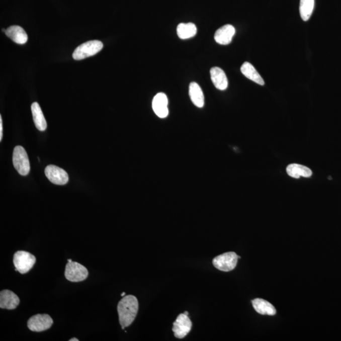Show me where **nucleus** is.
Returning <instances> with one entry per match:
<instances>
[{"mask_svg":"<svg viewBox=\"0 0 341 341\" xmlns=\"http://www.w3.org/2000/svg\"><path fill=\"white\" fill-rule=\"evenodd\" d=\"M118 313L122 329L128 327L134 321L138 310L137 298L133 295L124 296L118 304Z\"/></svg>","mask_w":341,"mask_h":341,"instance_id":"f257e3e1","label":"nucleus"},{"mask_svg":"<svg viewBox=\"0 0 341 341\" xmlns=\"http://www.w3.org/2000/svg\"><path fill=\"white\" fill-rule=\"evenodd\" d=\"M103 48L102 42L94 40L81 44L75 49L73 53V58L75 60H81L89 57L95 55Z\"/></svg>","mask_w":341,"mask_h":341,"instance_id":"f03ea898","label":"nucleus"},{"mask_svg":"<svg viewBox=\"0 0 341 341\" xmlns=\"http://www.w3.org/2000/svg\"><path fill=\"white\" fill-rule=\"evenodd\" d=\"M16 271L22 274L28 273L36 262V257L26 251H18L14 254L13 259Z\"/></svg>","mask_w":341,"mask_h":341,"instance_id":"7ed1b4c3","label":"nucleus"},{"mask_svg":"<svg viewBox=\"0 0 341 341\" xmlns=\"http://www.w3.org/2000/svg\"><path fill=\"white\" fill-rule=\"evenodd\" d=\"M14 167L22 176H26L30 172V163L26 150L22 146L15 147L13 153Z\"/></svg>","mask_w":341,"mask_h":341,"instance_id":"20e7f679","label":"nucleus"},{"mask_svg":"<svg viewBox=\"0 0 341 341\" xmlns=\"http://www.w3.org/2000/svg\"><path fill=\"white\" fill-rule=\"evenodd\" d=\"M240 258L234 252L229 251L215 258L212 264L219 271L229 272L236 268L238 259Z\"/></svg>","mask_w":341,"mask_h":341,"instance_id":"39448f33","label":"nucleus"},{"mask_svg":"<svg viewBox=\"0 0 341 341\" xmlns=\"http://www.w3.org/2000/svg\"><path fill=\"white\" fill-rule=\"evenodd\" d=\"M89 276V271L86 267L76 262L68 263L65 267V276L69 281L77 283L86 280Z\"/></svg>","mask_w":341,"mask_h":341,"instance_id":"423d86ee","label":"nucleus"},{"mask_svg":"<svg viewBox=\"0 0 341 341\" xmlns=\"http://www.w3.org/2000/svg\"><path fill=\"white\" fill-rule=\"evenodd\" d=\"M53 320L48 314H37L29 318L27 327L33 332H43L50 328Z\"/></svg>","mask_w":341,"mask_h":341,"instance_id":"0eeeda50","label":"nucleus"},{"mask_svg":"<svg viewBox=\"0 0 341 341\" xmlns=\"http://www.w3.org/2000/svg\"><path fill=\"white\" fill-rule=\"evenodd\" d=\"M45 175L49 181L55 185H63L68 182L67 173L56 165H48L45 169Z\"/></svg>","mask_w":341,"mask_h":341,"instance_id":"6e6552de","label":"nucleus"},{"mask_svg":"<svg viewBox=\"0 0 341 341\" xmlns=\"http://www.w3.org/2000/svg\"><path fill=\"white\" fill-rule=\"evenodd\" d=\"M192 326V321L189 316L185 313H181L174 323L173 331L175 337L179 338H184L191 330Z\"/></svg>","mask_w":341,"mask_h":341,"instance_id":"1a4fd4ad","label":"nucleus"},{"mask_svg":"<svg viewBox=\"0 0 341 341\" xmlns=\"http://www.w3.org/2000/svg\"><path fill=\"white\" fill-rule=\"evenodd\" d=\"M167 105V98L164 93H158L153 99V111L159 118H165L167 117L168 114H169Z\"/></svg>","mask_w":341,"mask_h":341,"instance_id":"9d476101","label":"nucleus"},{"mask_svg":"<svg viewBox=\"0 0 341 341\" xmlns=\"http://www.w3.org/2000/svg\"><path fill=\"white\" fill-rule=\"evenodd\" d=\"M20 303L18 296L12 291L5 290L0 292V308L7 310H14Z\"/></svg>","mask_w":341,"mask_h":341,"instance_id":"9b49d317","label":"nucleus"},{"mask_svg":"<svg viewBox=\"0 0 341 341\" xmlns=\"http://www.w3.org/2000/svg\"><path fill=\"white\" fill-rule=\"evenodd\" d=\"M235 34V29L231 25L227 24L222 26L216 32L214 35L215 41L222 45H227L232 41Z\"/></svg>","mask_w":341,"mask_h":341,"instance_id":"f8f14e48","label":"nucleus"},{"mask_svg":"<svg viewBox=\"0 0 341 341\" xmlns=\"http://www.w3.org/2000/svg\"><path fill=\"white\" fill-rule=\"evenodd\" d=\"M210 73L215 87L219 90H226L228 86V80L224 71L219 67H213L211 68Z\"/></svg>","mask_w":341,"mask_h":341,"instance_id":"ddd939ff","label":"nucleus"},{"mask_svg":"<svg viewBox=\"0 0 341 341\" xmlns=\"http://www.w3.org/2000/svg\"><path fill=\"white\" fill-rule=\"evenodd\" d=\"M5 33L15 43L24 44L28 40V36L23 28L18 26H13L6 29Z\"/></svg>","mask_w":341,"mask_h":341,"instance_id":"4468645a","label":"nucleus"},{"mask_svg":"<svg viewBox=\"0 0 341 341\" xmlns=\"http://www.w3.org/2000/svg\"><path fill=\"white\" fill-rule=\"evenodd\" d=\"M289 176L293 179H300V177L309 178L312 175L310 168L298 164H291L286 168Z\"/></svg>","mask_w":341,"mask_h":341,"instance_id":"2eb2a0df","label":"nucleus"},{"mask_svg":"<svg viewBox=\"0 0 341 341\" xmlns=\"http://www.w3.org/2000/svg\"><path fill=\"white\" fill-rule=\"evenodd\" d=\"M252 305H253L254 310L259 314L272 316L276 313L275 307L268 301L264 300L263 299H254L252 301Z\"/></svg>","mask_w":341,"mask_h":341,"instance_id":"dca6fc26","label":"nucleus"},{"mask_svg":"<svg viewBox=\"0 0 341 341\" xmlns=\"http://www.w3.org/2000/svg\"><path fill=\"white\" fill-rule=\"evenodd\" d=\"M189 95L192 103L197 107L201 108L204 106V96L201 87L197 83L192 82L189 86Z\"/></svg>","mask_w":341,"mask_h":341,"instance_id":"f3484780","label":"nucleus"},{"mask_svg":"<svg viewBox=\"0 0 341 341\" xmlns=\"http://www.w3.org/2000/svg\"><path fill=\"white\" fill-rule=\"evenodd\" d=\"M241 71L247 78L258 83L259 85L264 86L265 84L263 77L251 63L244 62L241 66Z\"/></svg>","mask_w":341,"mask_h":341,"instance_id":"a211bd4d","label":"nucleus"},{"mask_svg":"<svg viewBox=\"0 0 341 341\" xmlns=\"http://www.w3.org/2000/svg\"><path fill=\"white\" fill-rule=\"evenodd\" d=\"M32 113L34 124L39 131L43 132L47 128V123L44 117L43 111L38 103H34L31 106Z\"/></svg>","mask_w":341,"mask_h":341,"instance_id":"6ab92c4d","label":"nucleus"},{"mask_svg":"<svg viewBox=\"0 0 341 341\" xmlns=\"http://www.w3.org/2000/svg\"><path fill=\"white\" fill-rule=\"evenodd\" d=\"M197 27L193 23H182L177 27V34L182 39L193 38L197 34Z\"/></svg>","mask_w":341,"mask_h":341,"instance_id":"aec40b11","label":"nucleus"},{"mask_svg":"<svg viewBox=\"0 0 341 341\" xmlns=\"http://www.w3.org/2000/svg\"><path fill=\"white\" fill-rule=\"evenodd\" d=\"M315 0H300V13L304 21L310 19L314 9Z\"/></svg>","mask_w":341,"mask_h":341,"instance_id":"412c9836","label":"nucleus"},{"mask_svg":"<svg viewBox=\"0 0 341 341\" xmlns=\"http://www.w3.org/2000/svg\"><path fill=\"white\" fill-rule=\"evenodd\" d=\"M2 137H3V123L2 116H0V141H2Z\"/></svg>","mask_w":341,"mask_h":341,"instance_id":"4be33fe9","label":"nucleus"},{"mask_svg":"<svg viewBox=\"0 0 341 341\" xmlns=\"http://www.w3.org/2000/svg\"><path fill=\"white\" fill-rule=\"evenodd\" d=\"M69 340H70V341H78L79 340L78 339V338H71V339H70Z\"/></svg>","mask_w":341,"mask_h":341,"instance_id":"5701e85b","label":"nucleus"},{"mask_svg":"<svg viewBox=\"0 0 341 341\" xmlns=\"http://www.w3.org/2000/svg\"><path fill=\"white\" fill-rule=\"evenodd\" d=\"M185 314H186L187 315H189V312L188 311H185Z\"/></svg>","mask_w":341,"mask_h":341,"instance_id":"b1692460","label":"nucleus"},{"mask_svg":"<svg viewBox=\"0 0 341 341\" xmlns=\"http://www.w3.org/2000/svg\"><path fill=\"white\" fill-rule=\"evenodd\" d=\"M68 263H71V262H72V260L71 259H68Z\"/></svg>","mask_w":341,"mask_h":341,"instance_id":"393cba45","label":"nucleus"},{"mask_svg":"<svg viewBox=\"0 0 341 341\" xmlns=\"http://www.w3.org/2000/svg\"><path fill=\"white\" fill-rule=\"evenodd\" d=\"M125 295V292L122 293V295H121V296H124Z\"/></svg>","mask_w":341,"mask_h":341,"instance_id":"a878e982","label":"nucleus"}]
</instances>
